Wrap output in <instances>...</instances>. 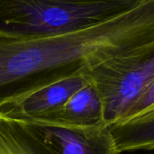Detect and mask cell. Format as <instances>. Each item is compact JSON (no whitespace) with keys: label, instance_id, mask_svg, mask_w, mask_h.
<instances>
[{"label":"cell","instance_id":"cell-1","mask_svg":"<svg viewBox=\"0 0 154 154\" xmlns=\"http://www.w3.org/2000/svg\"><path fill=\"white\" fill-rule=\"evenodd\" d=\"M138 33L126 14L89 28L49 37L0 34V105L125 56Z\"/></svg>","mask_w":154,"mask_h":154},{"label":"cell","instance_id":"cell-2","mask_svg":"<svg viewBox=\"0 0 154 154\" xmlns=\"http://www.w3.org/2000/svg\"><path fill=\"white\" fill-rule=\"evenodd\" d=\"M141 0H0V34L38 38L67 34L106 22Z\"/></svg>","mask_w":154,"mask_h":154},{"label":"cell","instance_id":"cell-3","mask_svg":"<svg viewBox=\"0 0 154 154\" xmlns=\"http://www.w3.org/2000/svg\"><path fill=\"white\" fill-rule=\"evenodd\" d=\"M88 76L102 100L105 124L111 127L154 79V42L97 66Z\"/></svg>","mask_w":154,"mask_h":154},{"label":"cell","instance_id":"cell-4","mask_svg":"<svg viewBox=\"0 0 154 154\" xmlns=\"http://www.w3.org/2000/svg\"><path fill=\"white\" fill-rule=\"evenodd\" d=\"M18 121L51 154L121 153L106 125L79 127L42 120Z\"/></svg>","mask_w":154,"mask_h":154},{"label":"cell","instance_id":"cell-5","mask_svg":"<svg viewBox=\"0 0 154 154\" xmlns=\"http://www.w3.org/2000/svg\"><path fill=\"white\" fill-rule=\"evenodd\" d=\"M90 83L88 74L69 77L1 104L0 114L16 120L42 119L60 109L75 93Z\"/></svg>","mask_w":154,"mask_h":154},{"label":"cell","instance_id":"cell-6","mask_svg":"<svg viewBox=\"0 0 154 154\" xmlns=\"http://www.w3.org/2000/svg\"><path fill=\"white\" fill-rule=\"evenodd\" d=\"M40 120L79 127L106 125L102 100L92 82L75 93L60 109Z\"/></svg>","mask_w":154,"mask_h":154},{"label":"cell","instance_id":"cell-7","mask_svg":"<svg viewBox=\"0 0 154 154\" xmlns=\"http://www.w3.org/2000/svg\"><path fill=\"white\" fill-rule=\"evenodd\" d=\"M120 152L154 150V107L147 113L110 127Z\"/></svg>","mask_w":154,"mask_h":154},{"label":"cell","instance_id":"cell-8","mask_svg":"<svg viewBox=\"0 0 154 154\" xmlns=\"http://www.w3.org/2000/svg\"><path fill=\"white\" fill-rule=\"evenodd\" d=\"M0 154H51L23 125L0 114Z\"/></svg>","mask_w":154,"mask_h":154},{"label":"cell","instance_id":"cell-9","mask_svg":"<svg viewBox=\"0 0 154 154\" xmlns=\"http://www.w3.org/2000/svg\"><path fill=\"white\" fill-rule=\"evenodd\" d=\"M154 107V79L141 93L125 116L119 122H126L138 117ZM118 122V123H119ZM117 124V123H116Z\"/></svg>","mask_w":154,"mask_h":154}]
</instances>
